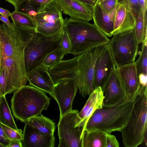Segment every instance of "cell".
I'll return each instance as SVG.
<instances>
[{
    "label": "cell",
    "mask_w": 147,
    "mask_h": 147,
    "mask_svg": "<svg viewBox=\"0 0 147 147\" xmlns=\"http://www.w3.org/2000/svg\"><path fill=\"white\" fill-rule=\"evenodd\" d=\"M63 29L69 39L70 53L75 55L107 44L110 40L94 24L85 21L66 17L64 19Z\"/></svg>",
    "instance_id": "1"
},
{
    "label": "cell",
    "mask_w": 147,
    "mask_h": 147,
    "mask_svg": "<svg viewBox=\"0 0 147 147\" xmlns=\"http://www.w3.org/2000/svg\"><path fill=\"white\" fill-rule=\"evenodd\" d=\"M51 98L44 91L33 86L25 85L13 93L11 108L16 118L24 122L47 110Z\"/></svg>",
    "instance_id": "2"
},
{
    "label": "cell",
    "mask_w": 147,
    "mask_h": 147,
    "mask_svg": "<svg viewBox=\"0 0 147 147\" xmlns=\"http://www.w3.org/2000/svg\"><path fill=\"white\" fill-rule=\"evenodd\" d=\"M147 86L141 85L127 124L120 131L124 146L136 147L142 144L147 134Z\"/></svg>",
    "instance_id": "3"
},
{
    "label": "cell",
    "mask_w": 147,
    "mask_h": 147,
    "mask_svg": "<svg viewBox=\"0 0 147 147\" xmlns=\"http://www.w3.org/2000/svg\"><path fill=\"white\" fill-rule=\"evenodd\" d=\"M135 100L119 106H103L97 109L88 119L84 130H97L108 134L120 131L127 124Z\"/></svg>",
    "instance_id": "4"
},
{
    "label": "cell",
    "mask_w": 147,
    "mask_h": 147,
    "mask_svg": "<svg viewBox=\"0 0 147 147\" xmlns=\"http://www.w3.org/2000/svg\"><path fill=\"white\" fill-rule=\"evenodd\" d=\"M62 32L47 36L35 32L24 50V62L27 74L42 64L44 59L49 53L61 48Z\"/></svg>",
    "instance_id": "5"
},
{
    "label": "cell",
    "mask_w": 147,
    "mask_h": 147,
    "mask_svg": "<svg viewBox=\"0 0 147 147\" xmlns=\"http://www.w3.org/2000/svg\"><path fill=\"white\" fill-rule=\"evenodd\" d=\"M35 32L23 29L13 24L10 28L4 23L0 24V70L7 58L24 55V48Z\"/></svg>",
    "instance_id": "6"
},
{
    "label": "cell",
    "mask_w": 147,
    "mask_h": 147,
    "mask_svg": "<svg viewBox=\"0 0 147 147\" xmlns=\"http://www.w3.org/2000/svg\"><path fill=\"white\" fill-rule=\"evenodd\" d=\"M107 44L116 66L135 62L138 45L134 29L113 36Z\"/></svg>",
    "instance_id": "7"
},
{
    "label": "cell",
    "mask_w": 147,
    "mask_h": 147,
    "mask_svg": "<svg viewBox=\"0 0 147 147\" xmlns=\"http://www.w3.org/2000/svg\"><path fill=\"white\" fill-rule=\"evenodd\" d=\"M107 45L93 48L79 55L75 81L83 97L89 96L94 90L92 83L96 62Z\"/></svg>",
    "instance_id": "8"
},
{
    "label": "cell",
    "mask_w": 147,
    "mask_h": 147,
    "mask_svg": "<svg viewBox=\"0 0 147 147\" xmlns=\"http://www.w3.org/2000/svg\"><path fill=\"white\" fill-rule=\"evenodd\" d=\"M35 19L36 27V32L49 36L61 33L64 19L61 8L55 0L37 7Z\"/></svg>",
    "instance_id": "9"
},
{
    "label": "cell",
    "mask_w": 147,
    "mask_h": 147,
    "mask_svg": "<svg viewBox=\"0 0 147 147\" xmlns=\"http://www.w3.org/2000/svg\"><path fill=\"white\" fill-rule=\"evenodd\" d=\"M72 110L61 117L57 125L59 142L58 147H81V138L84 126L78 115Z\"/></svg>",
    "instance_id": "10"
},
{
    "label": "cell",
    "mask_w": 147,
    "mask_h": 147,
    "mask_svg": "<svg viewBox=\"0 0 147 147\" xmlns=\"http://www.w3.org/2000/svg\"><path fill=\"white\" fill-rule=\"evenodd\" d=\"M3 66L6 78L5 95L26 85L28 80L24 55L8 57L4 61Z\"/></svg>",
    "instance_id": "11"
},
{
    "label": "cell",
    "mask_w": 147,
    "mask_h": 147,
    "mask_svg": "<svg viewBox=\"0 0 147 147\" xmlns=\"http://www.w3.org/2000/svg\"><path fill=\"white\" fill-rule=\"evenodd\" d=\"M78 89L76 82L71 79L62 80L55 84L51 96L58 105L59 118L73 109L72 103Z\"/></svg>",
    "instance_id": "12"
},
{
    "label": "cell",
    "mask_w": 147,
    "mask_h": 147,
    "mask_svg": "<svg viewBox=\"0 0 147 147\" xmlns=\"http://www.w3.org/2000/svg\"><path fill=\"white\" fill-rule=\"evenodd\" d=\"M101 88L104 96L103 106L117 107L129 102L117 76L116 67Z\"/></svg>",
    "instance_id": "13"
},
{
    "label": "cell",
    "mask_w": 147,
    "mask_h": 147,
    "mask_svg": "<svg viewBox=\"0 0 147 147\" xmlns=\"http://www.w3.org/2000/svg\"><path fill=\"white\" fill-rule=\"evenodd\" d=\"M116 66L117 76L129 101L135 100L141 86L135 62Z\"/></svg>",
    "instance_id": "14"
},
{
    "label": "cell",
    "mask_w": 147,
    "mask_h": 147,
    "mask_svg": "<svg viewBox=\"0 0 147 147\" xmlns=\"http://www.w3.org/2000/svg\"><path fill=\"white\" fill-rule=\"evenodd\" d=\"M115 67L107 45L96 62L92 83L94 89L102 87Z\"/></svg>",
    "instance_id": "15"
},
{
    "label": "cell",
    "mask_w": 147,
    "mask_h": 147,
    "mask_svg": "<svg viewBox=\"0 0 147 147\" xmlns=\"http://www.w3.org/2000/svg\"><path fill=\"white\" fill-rule=\"evenodd\" d=\"M135 18L128 0H120L115 13L112 36L134 29Z\"/></svg>",
    "instance_id": "16"
},
{
    "label": "cell",
    "mask_w": 147,
    "mask_h": 147,
    "mask_svg": "<svg viewBox=\"0 0 147 147\" xmlns=\"http://www.w3.org/2000/svg\"><path fill=\"white\" fill-rule=\"evenodd\" d=\"M79 55L71 59L61 60L48 68V71L54 84L65 79L75 81L77 74Z\"/></svg>",
    "instance_id": "17"
},
{
    "label": "cell",
    "mask_w": 147,
    "mask_h": 147,
    "mask_svg": "<svg viewBox=\"0 0 147 147\" xmlns=\"http://www.w3.org/2000/svg\"><path fill=\"white\" fill-rule=\"evenodd\" d=\"M62 12L71 18L88 22L92 19V7L78 0H55Z\"/></svg>",
    "instance_id": "18"
},
{
    "label": "cell",
    "mask_w": 147,
    "mask_h": 147,
    "mask_svg": "<svg viewBox=\"0 0 147 147\" xmlns=\"http://www.w3.org/2000/svg\"><path fill=\"white\" fill-rule=\"evenodd\" d=\"M25 125L21 141L22 147H53L55 139L54 135L46 136L42 134L27 121Z\"/></svg>",
    "instance_id": "19"
},
{
    "label": "cell",
    "mask_w": 147,
    "mask_h": 147,
    "mask_svg": "<svg viewBox=\"0 0 147 147\" xmlns=\"http://www.w3.org/2000/svg\"><path fill=\"white\" fill-rule=\"evenodd\" d=\"M48 68L42 64L27 73V76L30 85L52 96L55 84L49 73Z\"/></svg>",
    "instance_id": "20"
},
{
    "label": "cell",
    "mask_w": 147,
    "mask_h": 147,
    "mask_svg": "<svg viewBox=\"0 0 147 147\" xmlns=\"http://www.w3.org/2000/svg\"><path fill=\"white\" fill-rule=\"evenodd\" d=\"M118 5L112 11L109 13L106 11L100 4H94L92 7L94 24L108 37L112 36L114 18Z\"/></svg>",
    "instance_id": "21"
},
{
    "label": "cell",
    "mask_w": 147,
    "mask_h": 147,
    "mask_svg": "<svg viewBox=\"0 0 147 147\" xmlns=\"http://www.w3.org/2000/svg\"><path fill=\"white\" fill-rule=\"evenodd\" d=\"M104 94L100 86L94 89L86 102L82 109L78 113L82 120V125H85L94 112L97 109L103 106Z\"/></svg>",
    "instance_id": "22"
},
{
    "label": "cell",
    "mask_w": 147,
    "mask_h": 147,
    "mask_svg": "<svg viewBox=\"0 0 147 147\" xmlns=\"http://www.w3.org/2000/svg\"><path fill=\"white\" fill-rule=\"evenodd\" d=\"M105 134L97 130H84L81 138V147H106Z\"/></svg>",
    "instance_id": "23"
},
{
    "label": "cell",
    "mask_w": 147,
    "mask_h": 147,
    "mask_svg": "<svg viewBox=\"0 0 147 147\" xmlns=\"http://www.w3.org/2000/svg\"><path fill=\"white\" fill-rule=\"evenodd\" d=\"M26 121L44 135H54L55 129V123L52 120L42 114L30 118Z\"/></svg>",
    "instance_id": "24"
},
{
    "label": "cell",
    "mask_w": 147,
    "mask_h": 147,
    "mask_svg": "<svg viewBox=\"0 0 147 147\" xmlns=\"http://www.w3.org/2000/svg\"><path fill=\"white\" fill-rule=\"evenodd\" d=\"M10 16L15 25L25 30L35 31L36 27L35 20L30 15L15 10Z\"/></svg>",
    "instance_id": "25"
},
{
    "label": "cell",
    "mask_w": 147,
    "mask_h": 147,
    "mask_svg": "<svg viewBox=\"0 0 147 147\" xmlns=\"http://www.w3.org/2000/svg\"><path fill=\"white\" fill-rule=\"evenodd\" d=\"M146 12H143L142 10L135 16L136 22L134 30L138 44L142 43L147 34Z\"/></svg>",
    "instance_id": "26"
},
{
    "label": "cell",
    "mask_w": 147,
    "mask_h": 147,
    "mask_svg": "<svg viewBox=\"0 0 147 147\" xmlns=\"http://www.w3.org/2000/svg\"><path fill=\"white\" fill-rule=\"evenodd\" d=\"M0 122L16 130H19L11 114L5 96H2L0 102Z\"/></svg>",
    "instance_id": "27"
},
{
    "label": "cell",
    "mask_w": 147,
    "mask_h": 147,
    "mask_svg": "<svg viewBox=\"0 0 147 147\" xmlns=\"http://www.w3.org/2000/svg\"><path fill=\"white\" fill-rule=\"evenodd\" d=\"M147 34L145 35L141 48L139 57L135 61L138 75L147 74Z\"/></svg>",
    "instance_id": "28"
},
{
    "label": "cell",
    "mask_w": 147,
    "mask_h": 147,
    "mask_svg": "<svg viewBox=\"0 0 147 147\" xmlns=\"http://www.w3.org/2000/svg\"><path fill=\"white\" fill-rule=\"evenodd\" d=\"M64 55L61 48L56 49L46 56L43 61L42 64L49 68L62 60Z\"/></svg>",
    "instance_id": "29"
},
{
    "label": "cell",
    "mask_w": 147,
    "mask_h": 147,
    "mask_svg": "<svg viewBox=\"0 0 147 147\" xmlns=\"http://www.w3.org/2000/svg\"><path fill=\"white\" fill-rule=\"evenodd\" d=\"M6 135L11 140H16L22 141L23 138L22 131L21 129L18 131L8 127L0 122Z\"/></svg>",
    "instance_id": "30"
},
{
    "label": "cell",
    "mask_w": 147,
    "mask_h": 147,
    "mask_svg": "<svg viewBox=\"0 0 147 147\" xmlns=\"http://www.w3.org/2000/svg\"><path fill=\"white\" fill-rule=\"evenodd\" d=\"M37 7L26 0L21 4L18 11L27 13L35 19L37 12Z\"/></svg>",
    "instance_id": "31"
},
{
    "label": "cell",
    "mask_w": 147,
    "mask_h": 147,
    "mask_svg": "<svg viewBox=\"0 0 147 147\" xmlns=\"http://www.w3.org/2000/svg\"><path fill=\"white\" fill-rule=\"evenodd\" d=\"M61 48L65 55L70 53L71 45L69 39L66 32L63 30L60 41Z\"/></svg>",
    "instance_id": "32"
},
{
    "label": "cell",
    "mask_w": 147,
    "mask_h": 147,
    "mask_svg": "<svg viewBox=\"0 0 147 147\" xmlns=\"http://www.w3.org/2000/svg\"><path fill=\"white\" fill-rule=\"evenodd\" d=\"M118 2V0H105L99 4L106 11L109 13L117 7Z\"/></svg>",
    "instance_id": "33"
},
{
    "label": "cell",
    "mask_w": 147,
    "mask_h": 147,
    "mask_svg": "<svg viewBox=\"0 0 147 147\" xmlns=\"http://www.w3.org/2000/svg\"><path fill=\"white\" fill-rule=\"evenodd\" d=\"M106 147H119V144L116 137L111 134L106 133Z\"/></svg>",
    "instance_id": "34"
},
{
    "label": "cell",
    "mask_w": 147,
    "mask_h": 147,
    "mask_svg": "<svg viewBox=\"0 0 147 147\" xmlns=\"http://www.w3.org/2000/svg\"><path fill=\"white\" fill-rule=\"evenodd\" d=\"M120 0H118V1ZM132 12L135 16L138 14L142 10L138 0H128Z\"/></svg>",
    "instance_id": "35"
},
{
    "label": "cell",
    "mask_w": 147,
    "mask_h": 147,
    "mask_svg": "<svg viewBox=\"0 0 147 147\" xmlns=\"http://www.w3.org/2000/svg\"><path fill=\"white\" fill-rule=\"evenodd\" d=\"M10 140L6 135L0 123V143L5 147H7Z\"/></svg>",
    "instance_id": "36"
},
{
    "label": "cell",
    "mask_w": 147,
    "mask_h": 147,
    "mask_svg": "<svg viewBox=\"0 0 147 147\" xmlns=\"http://www.w3.org/2000/svg\"><path fill=\"white\" fill-rule=\"evenodd\" d=\"M30 4L37 7L46 4L52 0H27Z\"/></svg>",
    "instance_id": "37"
},
{
    "label": "cell",
    "mask_w": 147,
    "mask_h": 147,
    "mask_svg": "<svg viewBox=\"0 0 147 147\" xmlns=\"http://www.w3.org/2000/svg\"><path fill=\"white\" fill-rule=\"evenodd\" d=\"M12 4L14 7L15 10L18 11L21 4L26 0H5Z\"/></svg>",
    "instance_id": "38"
},
{
    "label": "cell",
    "mask_w": 147,
    "mask_h": 147,
    "mask_svg": "<svg viewBox=\"0 0 147 147\" xmlns=\"http://www.w3.org/2000/svg\"><path fill=\"white\" fill-rule=\"evenodd\" d=\"M7 147H22L21 141L16 140H11Z\"/></svg>",
    "instance_id": "39"
},
{
    "label": "cell",
    "mask_w": 147,
    "mask_h": 147,
    "mask_svg": "<svg viewBox=\"0 0 147 147\" xmlns=\"http://www.w3.org/2000/svg\"><path fill=\"white\" fill-rule=\"evenodd\" d=\"M0 20L10 28L12 27L13 24L9 20L8 17L5 15H1L0 16Z\"/></svg>",
    "instance_id": "40"
},
{
    "label": "cell",
    "mask_w": 147,
    "mask_h": 147,
    "mask_svg": "<svg viewBox=\"0 0 147 147\" xmlns=\"http://www.w3.org/2000/svg\"><path fill=\"white\" fill-rule=\"evenodd\" d=\"M140 83L141 85H147V75L144 74H140L138 75Z\"/></svg>",
    "instance_id": "41"
},
{
    "label": "cell",
    "mask_w": 147,
    "mask_h": 147,
    "mask_svg": "<svg viewBox=\"0 0 147 147\" xmlns=\"http://www.w3.org/2000/svg\"><path fill=\"white\" fill-rule=\"evenodd\" d=\"M142 10L143 12L147 11V0H138Z\"/></svg>",
    "instance_id": "42"
},
{
    "label": "cell",
    "mask_w": 147,
    "mask_h": 147,
    "mask_svg": "<svg viewBox=\"0 0 147 147\" xmlns=\"http://www.w3.org/2000/svg\"><path fill=\"white\" fill-rule=\"evenodd\" d=\"M0 14L1 15L7 16L9 17L11 16V13L8 10L0 7Z\"/></svg>",
    "instance_id": "43"
},
{
    "label": "cell",
    "mask_w": 147,
    "mask_h": 147,
    "mask_svg": "<svg viewBox=\"0 0 147 147\" xmlns=\"http://www.w3.org/2000/svg\"><path fill=\"white\" fill-rule=\"evenodd\" d=\"M89 5L91 7L94 5L95 3L92 0H78Z\"/></svg>",
    "instance_id": "44"
},
{
    "label": "cell",
    "mask_w": 147,
    "mask_h": 147,
    "mask_svg": "<svg viewBox=\"0 0 147 147\" xmlns=\"http://www.w3.org/2000/svg\"><path fill=\"white\" fill-rule=\"evenodd\" d=\"M105 0H96L95 4H99Z\"/></svg>",
    "instance_id": "45"
},
{
    "label": "cell",
    "mask_w": 147,
    "mask_h": 147,
    "mask_svg": "<svg viewBox=\"0 0 147 147\" xmlns=\"http://www.w3.org/2000/svg\"><path fill=\"white\" fill-rule=\"evenodd\" d=\"M0 147H5V146L0 143Z\"/></svg>",
    "instance_id": "46"
},
{
    "label": "cell",
    "mask_w": 147,
    "mask_h": 147,
    "mask_svg": "<svg viewBox=\"0 0 147 147\" xmlns=\"http://www.w3.org/2000/svg\"><path fill=\"white\" fill-rule=\"evenodd\" d=\"M2 96L1 97L0 96V102L1 101V99H2Z\"/></svg>",
    "instance_id": "47"
},
{
    "label": "cell",
    "mask_w": 147,
    "mask_h": 147,
    "mask_svg": "<svg viewBox=\"0 0 147 147\" xmlns=\"http://www.w3.org/2000/svg\"><path fill=\"white\" fill-rule=\"evenodd\" d=\"M1 63V53H0V65Z\"/></svg>",
    "instance_id": "48"
},
{
    "label": "cell",
    "mask_w": 147,
    "mask_h": 147,
    "mask_svg": "<svg viewBox=\"0 0 147 147\" xmlns=\"http://www.w3.org/2000/svg\"><path fill=\"white\" fill-rule=\"evenodd\" d=\"M92 1L94 2L95 3L96 0H92Z\"/></svg>",
    "instance_id": "49"
}]
</instances>
